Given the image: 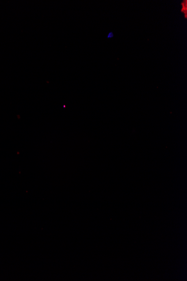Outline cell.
Returning a JSON list of instances; mask_svg holds the SVG:
<instances>
[{
  "label": "cell",
  "mask_w": 187,
  "mask_h": 281,
  "mask_svg": "<svg viewBox=\"0 0 187 281\" xmlns=\"http://www.w3.org/2000/svg\"><path fill=\"white\" fill-rule=\"evenodd\" d=\"M182 5H183V9L182 10V12H185V14H186V15H187V1H185V2L184 1V2L182 3Z\"/></svg>",
  "instance_id": "cell-1"
},
{
  "label": "cell",
  "mask_w": 187,
  "mask_h": 281,
  "mask_svg": "<svg viewBox=\"0 0 187 281\" xmlns=\"http://www.w3.org/2000/svg\"><path fill=\"white\" fill-rule=\"evenodd\" d=\"M112 37H113V33H112V32L109 33V35H108V38H112Z\"/></svg>",
  "instance_id": "cell-2"
}]
</instances>
